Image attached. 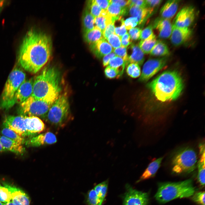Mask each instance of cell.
Here are the masks:
<instances>
[{
	"mask_svg": "<svg viewBox=\"0 0 205 205\" xmlns=\"http://www.w3.org/2000/svg\"><path fill=\"white\" fill-rule=\"evenodd\" d=\"M52 50L50 37L42 32L31 30L26 34L20 46L19 63L25 70L36 73L47 63Z\"/></svg>",
	"mask_w": 205,
	"mask_h": 205,
	"instance_id": "6da1fadb",
	"label": "cell"
},
{
	"mask_svg": "<svg viewBox=\"0 0 205 205\" xmlns=\"http://www.w3.org/2000/svg\"><path fill=\"white\" fill-rule=\"evenodd\" d=\"M156 98L165 102L176 99L184 88L182 78L175 71H165L147 84Z\"/></svg>",
	"mask_w": 205,
	"mask_h": 205,
	"instance_id": "7a4b0ae2",
	"label": "cell"
},
{
	"mask_svg": "<svg viewBox=\"0 0 205 205\" xmlns=\"http://www.w3.org/2000/svg\"><path fill=\"white\" fill-rule=\"evenodd\" d=\"M60 75L54 67L45 68L34 80L31 96L53 103L61 91Z\"/></svg>",
	"mask_w": 205,
	"mask_h": 205,
	"instance_id": "3957f363",
	"label": "cell"
},
{
	"mask_svg": "<svg viewBox=\"0 0 205 205\" xmlns=\"http://www.w3.org/2000/svg\"><path fill=\"white\" fill-rule=\"evenodd\" d=\"M3 125L26 139L39 134L45 129L44 123L39 117L20 115L6 116Z\"/></svg>",
	"mask_w": 205,
	"mask_h": 205,
	"instance_id": "277c9868",
	"label": "cell"
},
{
	"mask_svg": "<svg viewBox=\"0 0 205 205\" xmlns=\"http://www.w3.org/2000/svg\"><path fill=\"white\" fill-rule=\"evenodd\" d=\"M195 191L190 179L177 182L162 183L158 184L155 197L159 203L164 204L175 199L190 197Z\"/></svg>",
	"mask_w": 205,
	"mask_h": 205,
	"instance_id": "5b68a950",
	"label": "cell"
},
{
	"mask_svg": "<svg viewBox=\"0 0 205 205\" xmlns=\"http://www.w3.org/2000/svg\"><path fill=\"white\" fill-rule=\"evenodd\" d=\"M197 157L196 151L191 147L186 146L178 149L171 157L172 171L177 174L192 172L197 166Z\"/></svg>",
	"mask_w": 205,
	"mask_h": 205,
	"instance_id": "8992f818",
	"label": "cell"
},
{
	"mask_svg": "<svg viewBox=\"0 0 205 205\" xmlns=\"http://www.w3.org/2000/svg\"><path fill=\"white\" fill-rule=\"evenodd\" d=\"M25 78V74L20 69L16 67L13 69L9 75L1 95L0 109L7 110L15 104V95Z\"/></svg>",
	"mask_w": 205,
	"mask_h": 205,
	"instance_id": "52a82bcc",
	"label": "cell"
},
{
	"mask_svg": "<svg viewBox=\"0 0 205 205\" xmlns=\"http://www.w3.org/2000/svg\"><path fill=\"white\" fill-rule=\"evenodd\" d=\"M69 105L68 98L64 94L59 95L52 104L44 118L50 124L63 126L69 115Z\"/></svg>",
	"mask_w": 205,
	"mask_h": 205,
	"instance_id": "ba28073f",
	"label": "cell"
},
{
	"mask_svg": "<svg viewBox=\"0 0 205 205\" xmlns=\"http://www.w3.org/2000/svg\"><path fill=\"white\" fill-rule=\"evenodd\" d=\"M53 103L31 96L20 104V115L45 118Z\"/></svg>",
	"mask_w": 205,
	"mask_h": 205,
	"instance_id": "9c48e42d",
	"label": "cell"
},
{
	"mask_svg": "<svg viewBox=\"0 0 205 205\" xmlns=\"http://www.w3.org/2000/svg\"><path fill=\"white\" fill-rule=\"evenodd\" d=\"M166 57L147 60L143 66L139 81H147L161 69L166 64L167 59Z\"/></svg>",
	"mask_w": 205,
	"mask_h": 205,
	"instance_id": "30bf717a",
	"label": "cell"
},
{
	"mask_svg": "<svg viewBox=\"0 0 205 205\" xmlns=\"http://www.w3.org/2000/svg\"><path fill=\"white\" fill-rule=\"evenodd\" d=\"M123 205H147L148 194L133 188L129 184L126 186Z\"/></svg>",
	"mask_w": 205,
	"mask_h": 205,
	"instance_id": "8fae6325",
	"label": "cell"
},
{
	"mask_svg": "<svg viewBox=\"0 0 205 205\" xmlns=\"http://www.w3.org/2000/svg\"><path fill=\"white\" fill-rule=\"evenodd\" d=\"M195 18V11L192 6L182 8L176 15L173 24L180 27L188 28L193 22Z\"/></svg>",
	"mask_w": 205,
	"mask_h": 205,
	"instance_id": "7c38bea8",
	"label": "cell"
},
{
	"mask_svg": "<svg viewBox=\"0 0 205 205\" xmlns=\"http://www.w3.org/2000/svg\"><path fill=\"white\" fill-rule=\"evenodd\" d=\"M192 30L188 28L177 26L173 24L170 40L172 44L175 46H179L186 42L191 36Z\"/></svg>",
	"mask_w": 205,
	"mask_h": 205,
	"instance_id": "4fadbf2b",
	"label": "cell"
},
{
	"mask_svg": "<svg viewBox=\"0 0 205 205\" xmlns=\"http://www.w3.org/2000/svg\"><path fill=\"white\" fill-rule=\"evenodd\" d=\"M56 136L50 132L38 134L26 140L24 144L27 147H37L56 143Z\"/></svg>",
	"mask_w": 205,
	"mask_h": 205,
	"instance_id": "5bb4252c",
	"label": "cell"
},
{
	"mask_svg": "<svg viewBox=\"0 0 205 205\" xmlns=\"http://www.w3.org/2000/svg\"><path fill=\"white\" fill-rule=\"evenodd\" d=\"M152 26L153 28L157 31L160 38L166 39L170 37L173 24L170 20L161 17H157L154 20Z\"/></svg>",
	"mask_w": 205,
	"mask_h": 205,
	"instance_id": "9a60e30c",
	"label": "cell"
},
{
	"mask_svg": "<svg viewBox=\"0 0 205 205\" xmlns=\"http://www.w3.org/2000/svg\"><path fill=\"white\" fill-rule=\"evenodd\" d=\"M3 185L10 192L12 196L11 201L14 205H30V200L28 195L18 188L7 183Z\"/></svg>",
	"mask_w": 205,
	"mask_h": 205,
	"instance_id": "2e32d148",
	"label": "cell"
},
{
	"mask_svg": "<svg viewBox=\"0 0 205 205\" xmlns=\"http://www.w3.org/2000/svg\"><path fill=\"white\" fill-rule=\"evenodd\" d=\"M33 82L32 78L25 80L21 84L15 96V104H21L32 95Z\"/></svg>",
	"mask_w": 205,
	"mask_h": 205,
	"instance_id": "e0dca14e",
	"label": "cell"
},
{
	"mask_svg": "<svg viewBox=\"0 0 205 205\" xmlns=\"http://www.w3.org/2000/svg\"><path fill=\"white\" fill-rule=\"evenodd\" d=\"M92 52L95 56L101 58L113 51L112 46L104 38L95 43L90 45Z\"/></svg>",
	"mask_w": 205,
	"mask_h": 205,
	"instance_id": "ac0fdd59",
	"label": "cell"
},
{
	"mask_svg": "<svg viewBox=\"0 0 205 205\" xmlns=\"http://www.w3.org/2000/svg\"><path fill=\"white\" fill-rule=\"evenodd\" d=\"M180 2L179 0H176L167 1L160 9V17L170 20L176 13Z\"/></svg>",
	"mask_w": 205,
	"mask_h": 205,
	"instance_id": "d6986e66",
	"label": "cell"
},
{
	"mask_svg": "<svg viewBox=\"0 0 205 205\" xmlns=\"http://www.w3.org/2000/svg\"><path fill=\"white\" fill-rule=\"evenodd\" d=\"M130 52L128 55V60L126 65L131 63H136L142 65L144 60V54L140 48L139 45L134 44H132L128 48Z\"/></svg>",
	"mask_w": 205,
	"mask_h": 205,
	"instance_id": "ffe728a7",
	"label": "cell"
},
{
	"mask_svg": "<svg viewBox=\"0 0 205 205\" xmlns=\"http://www.w3.org/2000/svg\"><path fill=\"white\" fill-rule=\"evenodd\" d=\"M200 157L197 163L198 169L197 179L198 182L202 186L205 185V144L202 143L199 145Z\"/></svg>",
	"mask_w": 205,
	"mask_h": 205,
	"instance_id": "44dd1931",
	"label": "cell"
},
{
	"mask_svg": "<svg viewBox=\"0 0 205 205\" xmlns=\"http://www.w3.org/2000/svg\"><path fill=\"white\" fill-rule=\"evenodd\" d=\"M128 12L130 15L137 18L140 25L144 23L148 17L152 14L147 7L142 8L135 5L130 7Z\"/></svg>",
	"mask_w": 205,
	"mask_h": 205,
	"instance_id": "7402d4cb",
	"label": "cell"
},
{
	"mask_svg": "<svg viewBox=\"0 0 205 205\" xmlns=\"http://www.w3.org/2000/svg\"><path fill=\"white\" fill-rule=\"evenodd\" d=\"M0 142L4 148L16 154H22L25 151L24 147L20 144L3 136H0Z\"/></svg>",
	"mask_w": 205,
	"mask_h": 205,
	"instance_id": "603a6c76",
	"label": "cell"
},
{
	"mask_svg": "<svg viewBox=\"0 0 205 205\" xmlns=\"http://www.w3.org/2000/svg\"><path fill=\"white\" fill-rule=\"evenodd\" d=\"M163 157H161L151 162L137 182L153 177L161 166Z\"/></svg>",
	"mask_w": 205,
	"mask_h": 205,
	"instance_id": "cb8c5ba5",
	"label": "cell"
},
{
	"mask_svg": "<svg viewBox=\"0 0 205 205\" xmlns=\"http://www.w3.org/2000/svg\"><path fill=\"white\" fill-rule=\"evenodd\" d=\"M83 37L85 40L90 45L103 38L102 32L95 27L93 29L84 33Z\"/></svg>",
	"mask_w": 205,
	"mask_h": 205,
	"instance_id": "d4e9b609",
	"label": "cell"
},
{
	"mask_svg": "<svg viewBox=\"0 0 205 205\" xmlns=\"http://www.w3.org/2000/svg\"><path fill=\"white\" fill-rule=\"evenodd\" d=\"M152 56L166 57L170 54L167 45L161 41H157L150 53Z\"/></svg>",
	"mask_w": 205,
	"mask_h": 205,
	"instance_id": "484cf974",
	"label": "cell"
},
{
	"mask_svg": "<svg viewBox=\"0 0 205 205\" xmlns=\"http://www.w3.org/2000/svg\"><path fill=\"white\" fill-rule=\"evenodd\" d=\"M95 17L91 14L88 8L86 7L83 12L82 23L84 33L90 31L95 27Z\"/></svg>",
	"mask_w": 205,
	"mask_h": 205,
	"instance_id": "4316f807",
	"label": "cell"
},
{
	"mask_svg": "<svg viewBox=\"0 0 205 205\" xmlns=\"http://www.w3.org/2000/svg\"><path fill=\"white\" fill-rule=\"evenodd\" d=\"M114 17L110 16L108 13L104 16H99L94 19V26L103 32L106 26L109 24L114 22Z\"/></svg>",
	"mask_w": 205,
	"mask_h": 205,
	"instance_id": "83f0119b",
	"label": "cell"
},
{
	"mask_svg": "<svg viewBox=\"0 0 205 205\" xmlns=\"http://www.w3.org/2000/svg\"><path fill=\"white\" fill-rule=\"evenodd\" d=\"M155 35L153 33L147 39L141 40L139 46L144 54L150 53L157 41Z\"/></svg>",
	"mask_w": 205,
	"mask_h": 205,
	"instance_id": "f1b7e54d",
	"label": "cell"
},
{
	"mask_svg": "<svg viewBox=\"0 0 205 205\" xmlns=\"http://www.w3.org/2000/svg\"><path fill=\"white\" fill-rule=\"evenodd\" d=\"M129 8L123 9L117 3H110L107 11L108 14L113 17H117L126 15L127 14Z\"/></svg>",
	"mask_w": 205,
	"mask_h": 205,
	"instance_id": "f546056e",
	"label": "cell"
},
{
	"mask_svg": "<svg viewBox=\"0 0 205 205\" xmlns=\"http://www.w3.org/2000/svg\"><path fill=\"white\" fill-rule=\"evenodd\" d=\"M1 133L2 136L22 145L24 144L26 139L17 134L8 127L3 126Z\"/></svg>",
	"mask_w": 205,
	"mask_h": 205,
	"instance_id": "4dcf8cb0",
	"label": "cell"
},
{
	"mask_svg": "<svg viewBox=\"0 0 205 205\" xmlns=\"http://www.w3.org/2000/svg\"><path fill=\"white\" fill-rule=\"evenodd\" d=\"M126 63L122 58L116 56L110 60L108 66L118 69L122 74Z\"/></svg>",
	"mask_w": 205,
	"mask_h": 205,
	"instance_id": "1f68e13d",
	"label": "cell"
},
{
	"mask_svg": "<svg viewBox=\"0 0 205 205\" xmlns=\"http://www.w3.org/2000/svg\"><path fill=\"white\" fill-rule=\"evenodd\" d=\"M108 186V181L106 180L97 184L94 188L98 197L103 202L107 193Z\"/></svg>",
	"mask_w": 205,
	"mask_h": 205,
	"instance_id": "d6a6232c",
	"label": "cell"
},
{
	"mask_svg": "<svg viewBox=\"0 0 205 205\" xmlns=\"http://www.w3.org/2000/svg\"><path fill=\"white\" fill-rule=\"evenodd\" d=\"M127 65L126 72L128 76L133 78H136L140 75L141 73V69L138 64L134 63H131Z\"/></svg>",
	"mask_w": 205,
	"mask_h": 205,
	"instance_id": "836d02e7",
	"label": "cell"
},
{
	"mask_svg": "<svg viewBox=\"0 0 205 205\" xmlns=\"http://www.w3.org/2000/svg\"><path fill=\"white\" fill-rule=\"evenodd\" d=\"M103 202L98 197L94 189L88 193L87 202L89 205H102Z\"/></svg>",
	"mask_w": 205,
	"mask_h": 205,
	"instance_id": "e575fe53",
	"label": "cell"
},
{
	"mask_svg": "<svg viewBox=\"0 0 205 205\" xmlns=\"http://www.w3.org/2000/svg\"><path fill=\"white\" fill-rule=\"evenodd\" d=\"M87 7L95 18L100 16L102 10L96 3L95 0L89 1Z\"/></svg>",
	"mask_w": 205,
	"mask_h": 205,
	"instance_id": "d590c367",
	"label": "cell"
},
{
	"mask_svg": "<svg viewBox=\"0 0 205 205\" xmlns=\"http://www.w3.org/2000/svg\"><path fill=\"white\" fill-rule=\"evenodd\" d=\"M11 194L7 188L0 184V201L5 203L11 201Z\"/></svg>",
	"mask_w": 205,
	"mask_h": 205,
	"instance_id": "8d00e7d4",
	"label": "cell"
},
{
	"mask_svg": "<svg viewBox=\"0 0 205 205\" xmlns=\"http://www.w3.org/2000/svg\"><path fill=\"white\" fill-rule=\"evenodd\" d=\"M104 73L106 77L110 79L119 78L122 75L118 69L109 66L105 68L104 70Z\"/></svg>",
	"mask_w": 205,
	"mask_h": 205,
	"instance_id": "74e56055",
	"label": "cell"
},
{
	"mask_svg": "<svg viewBox=\"0 0 205 205\" xmlns=\"http://www.w3.org/2000/svg\"><path fill=\"white\" fill-rule=\"evenodd\" d=\"M107 40L108 43L114 48H118L121 46V38L115 34L110 35Z\"/></svg>",
	"mask_w": 205,
	"mask_h": 205,
	"instance_id": "f35d334b",
	"label": "cell"
},
{
	"mask_svg": "<svg viewBox=\"0 0 205 205\" xmlns=\"http://www.w3.org/2000/svg\"><path fill=\"white\" fill-rule=\"evenodd\" d=\"M113 52L117 56L122 58L127 62L128 58L127 47L121 46L113 49Z\"/></svg>",
	"mask_w": 205,
	"mask_h": 205,
	"instance_id": "ab89813d",
	"label": "cell"
},
{
	"mask_svg": "<svg viewBox=\"0 0 205 205\" xmlns=\"http://www.w3.org/2000/svg\"><path fill=\"white\" fill-rule=\"evenodd\" d=\"M205 194L204 191L196 192L192 195V199L200 205H205Z\"/></svg>",
	"mask_w": 205,
	"mask_h": 205,
	"instance_id": "60d3db41",
	"label": "cell"
},
{
	"mask_svg": "<svg viewBox=\"0 0 205 205\" xmlns=\"http://www.w3.org/2000/svg\"><path fill=\"white\" fill-rule=\"evenodd\" d=\"M124 23L126 29L130 30L137 26L138 24V21L137 18L131 17L124 20Z\"/></svg>",
	"mask_w": 205,
	"mask_h": 205,
	"instance_id": "b9f144b4",
	"label": "cell"
},
{
	"mask_svg": "<svg viewBox=\"0 0 205 205\" xmlns=\"http://www.w3.org/2000/svg\"><path fill=\"white\" fill-rule=\"evenodd\" d=\"M142 30L139 28L136 27L130 29L129 34L131 40H136L140 39Z\"/></svg>",
	"mask_w": 205,
	"mask_h": 205,
	"instance_id": "7bdbcfd3",
	"label": "cell"
},
{
	"mask_svg": "<svg viewBox=\"0 0 205 205\" xmlns=\"http://www.w3.org/2000/svg\"><path fill=\"white\" fill-rule=\"evenodd\" d=\"M153 33V28L152 25H149L142 30L140 39L141 40H145Z\"/></svg>",
	"mask_w": 205,
	"mask_h": 205,
	"instance_id": "ee69618b",
	"label": "cell"
},
{
	"mask_svg": "<svg viewBox=\"0 0 205 205\" xmlns=\"http://www.w3.org/2000/svg\"><path fill=\"white\" fill-rule=\"evenodd\" d=\"M114 29L115 26L114 22L108 24L102 32L103 38L107 40L110 35L114 34Z\"/></svg>",
	"mask_w": 205,
	"mask_h": 205,
	"instance_id": "f6af8a7d",
	"label": "cell"
},
{
	"mask_svg": "<svg viewBox=\"0 0 205 205\" xmlns=\"http://www.w3.org/2000/svg\"><path fill=\"white\" fill-rule=\"evenodd\" d=\"M127 32V30L124 23L120 26L115 27L114 34L120 38Z\"/></svg>",
	"mask_w": 205,
	"mask_h": 205,
	"instance_id": "bcb514c9",
	"label": "cell"
},
{
	"mask_svg": "<svg viewBox=\"0 0 205 205\" xmlns=\"http://www.w3.org/2000/svg\"><path fill=\"white\" fill-rule=\"evenodd\" d=\"M135 5L138 7L145 8L146 7L145 0H131L129 1V8L131 6Z\"/></svg>",
	"mask_w": 205,
	"mask_h": 205,
	"instance_id": "7dc6e473",
	"label": "cell"
},
{
	"mask_svg": "<svg viewBox=\"0 0 205 205\" xmlns=\"http://www.w3.org/2000/svg\"><path fill=\"white\" fill-rule=\"evenodd\" d=\"M161 0H145L146 7L154 10L156 7H158L162 2Z\"/></svg>",
	"mask_w": 205,
	"mask_h": 205,
	"instance_id": "c3c4849f",
	"label": "cell"
},
{
	"mask_svg": "<svg viewBox=\"0 0 205 205\" xmlns=\"http://www.w3.org/2000/svg\"><path fill=\"white\" fill-rule=\"evenodd\" d=\"M130 36L127 32L123 35L121 38V44L122 46L127 47L131 43Z\"/></svg>",
	"mask_w": 205,
	"mask_h": 205,
	"instance_id": "681fc988",
	"label": "cell"
},
{
	"mask_svg": "<svg viewBox=\"0 0 205 205\" xmlns=\"http://www.w3.org/2000/svg\"><path fill=\"white\" fill-rule=\"evenodd\" d=\"M95 1L103 10H106L110 4V0H95Z\"/></svg>",
	"mask_w": 205,
	"mask_h": 205,
	"instance_id": "f907efd6",
	"label": "cell"
},
{
	"mask_svg": "<svg viewBox=\"0 0 205 205\" xmlns=\"http://www.w3.org/2000/svg\"><path fill=\"white\" fill-rule=\"evenodd\" d=\"M115 56H116V55L113 52L104 56L102 60L103 66L105 67L107 66L110 60Z\"/></svg>",
	"mask_w": 205,
	"mask_h": 205,
	"instance_id": "816d5d0a",
	"label": "cell"
},
{
	"mask_svg": "<svg viewBox=\"0 0 205 205\" xmlns=\"http://www.w3.org/2000/svg\"><path fill=\"white\" fill-rule=\"evenodd\" d=\"M110 3H115L118 4L122 8H129L128 6L129 0H110Z\"/></svg>",
	"mask_w": 205,
	"mask_h": 205,
	"instance_id": "f5cc1de1",
	"label": "cell"
},
{
	"mask_svg": "<svg viewBox=\"0 0 205 205\" xmlns=\"http://www.w3.org/2000/svg\"><path fill=\"white\" fill-rule=\"evenodd\" d=\"M6 151V150L4 148L0 142V153Z\"/></svg>",
	"mask_w": 205,
	"mask_h": 205,
	"instance_id": "db71d44e",
	"label": "cell"
},
{
	"mask_svg": "<svg viewBox=\"0 0 205 205\" xmlns=\"http://www.w3.org/2000/svg\"><path fill=\"white\" fill-rule=\"evenodd\" d=\"M4 205H14L11 201L6 203H4Z\"/></svg>",
	"mask_w": 205,
	"mask_h": 205,
	"instance_id": "11a10c76",
	"label": "cell"
},
{
	"mask_svg": "<svg viewBox=\"0 0 205 205\" xmlns=\"http://www.w3.org/2000/svg\"><path fill=\"white\" fill-rule=\"evenodd\" d=\"M4 1V0H0V9L3 5Z\"/></svg>",
	"mask_w": 205,
	"mask_h": 205,
	"instance_id": "9f6ffc18",
	"label": "cell"
},
{
	"mask_svg": "<svg viewBox=\"0 0 205 205\" xmlns=\"http://www.w3.org/2000/svg\"><path fill=\"white\" fill-rule=\"evenodd\" d=\"M3 203H2L0 201V205H4Z\"/></svg>",
	"mask_w": 205,
	"mask_h": 205,
	"instance_id": "6f0895ef",
	"label": "cell"
}]
</instances>
